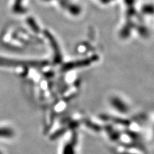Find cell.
I'll use <instances>...</instances> for the list:
<instances>
[{
	"label": "cell",
	"mask_w": 154,
	"mask_h": 154,
	"mask_svg": "<svg viewBox=\"0 0 154 154\" xmlns=\"http://www.w3.org/2000/svg\"><path fill=\"white\" fill-rule=\"evenodd\" d=\"M13 134V132L11 129L8 128H0V136H11Z\"/></svg>",
	"instance_id": "6da1fadb"
}]
</instances>
